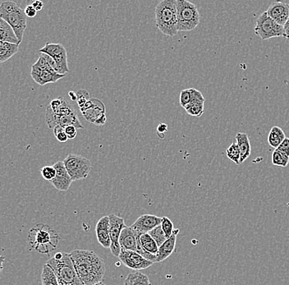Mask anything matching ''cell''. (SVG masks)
<instances>
[{
    "label": "cell",
    "mask_w": 289,
    "mask_h": 285,
    "mask_svg": "<svg viewBox=\"0 0 289 285\" xmlns=\"http://www.w3.org/2000/svg\"><path fill=\"white\" fill-rule=\"evenodd\" d=\"M72 262L83 285L100 283L105 276V266L101 258L90 250H73Z\"/></svg>",
    "instance_id": "6da1fadb"
},
{
    "label": "cell",
    "mask_w": 289,
    "mask_h": 285,
    "mask_svg": "<svg viewBox=\"0 0 289 285\" xmlns=\"http://www.w3.org/2000/svg\"><path fill=\"white\" fill-rule=\"evenodd\" d=\"M60 237L49 225L37 224L28 232V244L31 250L41 254L54 251L58 247Z\"/></svg>",
    "instance_id": "7a4b0ae2"
},
{
    "label": "cell",
    "mask_w": 289,
    "mask_h": 285,
    "mask_svg": "<svg viewBox=\"0 0 289 285\" xmlns=\"http://www.w3.org/2000/svg\"><path fill=\"white\" fill-rule=\"evenodd\" d=\"M54 271L59 285H83L76 272L69 253L57 252L46 262Z\"/></svg>",
    "instance_id": "3957f363"
},
{
    "label": "cell",
    "mask_w": 289,
    "mask_h": 285,
    "mask_svg": "<svg viewBox=\"0 0 289 285\" xmlns=\"http://www.w3.org/2000/svg\"><path fill=\"white\" fill-rule=\"evenodd\" d=\"M155 24L164 35L174 37L178 34L177 0H163L155 8Z\"/></svg>",
    "instance_id": "277c9868"
},
{
    "label": "cell",
    "mask_w": 289,
    "mask_h": 285,
    "mask_svg": "<svg viewBox=\"0 0 289 285\" xmlns=\"http://www.w3.org/2000/svg\"><path fill=\"white\" fill-rule=\"evenodd\" d=\"M0 18L5 20L13 28L16 37L21 44L26 28V13L16 3L5 1L0 5Z\"/></svg>",
    "instance_id": "5b68a950"
},
{
    "label": "cell",
    "mask_w": 289,
    "mask_h": 285,
    "mask_svg": "<svg viewBox=\"0 0 289 285\" xmlns=\"http://www.w3.org/2000/svg\"><path fill=\"white\" fill-rule=\"evenodd\" d=\"M177 17L178 31H191L201 22L197 5L186 0H177Z\"/></svg>",
    "instance_id": "8992f818"
},
{
    "label": "cell",
    "mask_w": 289,
    "mask_h": 285,
    "mask_svg": "<svg viewBox=\"0 0 289 285\" xmlns=\"http://www.w3.org/2000/svg\"><path fill=\"white\" fill-rule=\"evenodd\" d=\"M30 76L40 86H45L46 84L58 82L66 75L57 73L48 62L46 54H41L38 60L31 67Z\"/></svg>",
    "instance_id": "52a82bcc"
},
{
    "label": "cell",
    "mask_w": 289,
    "mask_h": 285,
    "mask_svg": "<svg viewBox=\"0 0 289 285\" xmlns=\"http://www.w3.org/2000/svg\"><path fill=\"white\" fill-rule=\"evenodd\" d=\"M63 164L73 181L87 178L92 169L90 161L79 154H69L63 160Z\"/></svg>",
    "instance_id": "ba28073f"
},
{
    "label": "cell",
    "mask_w": 289,
    "mask_h": 285,
    "mask_svg": "<svg viewBox=\"0 0 289 285\" xmlns=\"http://www.w3.org/2000/svg\"><path fill=\"white\" fill-rule=\"evenodd\" d=\"M255 33L258 35L263 41H266V40L274 38V37L284 38L283 26L274 22L271 17L268 16L266 12H264L257 18Z\"/></svg>",
    "instance_id": "9c48e42d"
},
{
    "label": "cell",
    "mask_w": 289,
    "mask_h": 285,
    "mask_svg": "<svg viewBox=\"0 0 289 285\" xmlns=\"http://www.w3.org/2000/svg\"><path fill=\"white\" fill-rule=\"evenodd\" d=\"M80 110L86 121L97 126H103L107 120L105 105L97 98L90 99Z\"/></svg>",
    "instance_id": "30bf717a"
},
{
    "label": "cell",
    "mask_w": 289,
    "mask_h": 285,
    "mask_svg": "<svg viewBox=\"0 0 289 285\" xmlns=\"http://www.w3.org/2000/svg\"><path fill=\"white\" fill-rule=\"evenodd\" d=\"M41 54H45L51 57L57 65L58 73L62 75H66L69 73V64H68V54L66 49L61 44L47 43L40 50Z\"/></svg>",
    "instance_id": "8fae6325"
},
{
    "label": "cell",
    "mask_w": 289,
    "mask_h": 285,
    "mask_svg": "<svg viewBox=\"0 0 289 285\" xmlns=\"http://www.w3.org/2000/svg\"><path fill=\"white\" fill-rule=\"evenodd\" d=\"M45 121L49 129H54L55 126H61L65 128L67 126H74L77 129H83L82 122L79 120L77 113L69 115H61L52 111L48 106L45 112Z\"/></svg>",
    "instance_id": "7c38bea8"
},
{
    "label": "cell",
    "mask_w": 289,
    "mask_h": 285,
    "mask_svg": "<svg viewBox=\"0 0 289 285\" xmlns=\"http://www.w3.org/2000/svg\"><path fill=\"white\" fill-rule=\"evenodd\" d=\"M109 237H110V240H111L110 251L114 257L118 258L120 255L121 251L119 238H120L121 232L126 225H125L124 219L121 217L117 216L116 214H109Z\"/></svg>",
    "instance_id": "4fadbf2b"
},
{
    "label": "cell",
    "mask_w": 289,
    "mask_h": 285,
    "mask_svg": "<svg viewBox=\"0 0 289 285\" xmlns=\"http://www.w3.org/2000/svg\"><path fill=\"white\" fill-rule=\"evenodd\" d=\"M125 266L133 270H146L152 266L153 262L144 258L139 253L121 249L120 255L118 257Z\"/></svg>",
    "instance_id": "5bb4252c"
},
{
    "label": "cell",
    "mask_w": 289,
    "mask_h": 285,
    "mask_svg": "<svg viewBox=\"0 0 289 285\" xmlns=\"http://www.w3.org/2000/svg\"><path fill=\"white\" fill-rule=\"evenodd\" d=\"M161 221V218L153 214H143L140 216L131 226V229L135 234L136 240H138L142 234H148L154 230V228L160 225Z\"/></svg>",
    "instance_id": "9a60e30c"
},
{
    "label": "cell",
    "mask_w": 289,
    "mask_h": 285,
    "mask_svg": "<svg viewBox=\"0 0 289 285\" xmlns=\"http://www.w3.org/2000/svg\"><path fill=\"white\" fill-rule=\"evenodd\" d=\"M54 167L56 170L55 178L50 183L58 191H68L73 181L67 171L63 161H58L54 164Z\"/></svg>",
    "instance_id": "2e32d148"
},
{
    "label": "cell",
    "mask_w": 289,
    "mask_h": 285,
    "mask_svg": "<svg viewBox=\"0 0 289 285\" xmlns=\"http://www.w3.org/2000/svg\"><path fill=\"white\" fill-rule=\"evenodd\" d=\"M266 13L274 22L283 26L289 19V5L286 3H274L270 5Z\"/></svg>",
    "instance_id": "e0dca14e"
},
{
    "label": "cell",
    "mask_w": 289,
    "mask_h": 285,
    "mask_svg": "<svg viewBox=\"0 0 289 285\" xmlns=\"http://www.w3.org/2000/svg\"><path fill=\"white\" fill-rule=\"evenodd\" d=\"M95 233H97V240L99 243L105 248H110L111 240L109 237V215L102 217L97 222V226H95Z\"/></svg>",
    "instance_id": "ac0fdd59"
},
{
    "label": "cell",
    "mask_w": 289,
    "mask_h": 285,
    "mask_svg": "<svg viewBox=\"0 0 289 285\" xmlns=\"http://www.w3.org/2000/svg\"><path fill=\"white\" fill-rule=\"evenodd\" d=\"M179 233V230H174L170 238H167L166 241L158 247V252L156 254V263H159L169 258L174 252L175 249L176 241H177V236Z\"/></svg>",
    "instance_id": "d6986e66"
},
{
    "label": "cell",
    "mask_w": 289,
    "mask_h": 285,
    "mask_svg": "<svg viewBox=\"0 0 289 285\" xmlns=\"http://www.w3.org/2000/svg\"><path fill=\"white\" fill-rule=\"evenodd\" d=\"M119 245L121 249L129 250V251H137V240L135 234L133 233L131 227L125 226L121 232L119 238Z\"/></svg>",
    "instance_id": "ffe728a7"
},
{
    "label": "cell",
    "mask_w": 289,
    "mask_h": 285,
    "mask_svg": "<svg viewBox=\"0 0 289 285\" xmlns=\"http://www.w3.org/2000/svg\"><path fill=\"white\" fill-rule=\"evenodd\" d=\"M236 142L240 150V164H242L251 155V144L248 135L244 133H237Z\"/></svg>",
    "instance_id": "44dd1931"
},
{
    "label": "cell",
    "mask_w": 289,
    "mask_h": 285,
    "mask_svg": "<svg viewBox=\"0 0 289 285\" xmlns=\"http://www.w3.org/2000/svg\"><path fill=\"white\" fill-rule=\"evenodd\" d=\"M12 43L19 45V41L16 37L13 28L5 20L0 18V43Z\"/></svg>",
    "instance_id": "7402d4cb"
},
{
    "label": "cell",
    "mask_w": 289,
    "mask_h": 285,
    "mask_svg": "<svg viewBox=\"0 0 289 285\" xmlns=\"http://www.w3.org/2000/svg\"><path fill=\"white\" fill-rule=\"evenodd\" d=\"M286 138L283 129L278 126H274L270 129V133L268 136V143L273 148L277 149L278 146L283 142Z\"/></svg>",
    "instance_id": "603a6c76"
},
{
    "label": "cell",
    "mask_w": 289,
    "mask_h": 285,
    "mask_svg": "<svg viewBox=\"0 0 289 285\" xmlns=\"http://www.w3.org/2000/svg\"><path fill=\"white\" fill-rule=\"evenodd\" d=\"M19 45L12 43H0V64L6 62L18 52Z\"/></svg>",
    "instance_id": "cb8c5ba5"
},
{
    "label": "cell",
    "mask_w": 289,
    "mask_h": 285,
    "mask_svg": "<svg viewBox=\"0 0 289 285\" xmlns=\"http://www.w3.org/2000/svg\"><path fill=\"white\" fill-rule=\"evenodd\" d=\"M124 285H151V283L146 274L141 272H134L126 276Z\"/></svg>",
    "instance_id": "d4e9b609"
},
{
    "label": "cell",
    "mask_w": 289,
    "mask_h": 285,
    "mask_svg": "<svg viewBox=\"0 0 289 285\" xmlns=\"http://www.w3.org/2000/svg\"><path fill=\"white\" fill-rule=\"evenodd\" d=\"M41 283L42 285H59L54 271L46 264L44 265L41 273Z\"/></svg>",
    "instance_id": "484cf974"
},
{
    "label": "cell",
    "mask_w": 289,
    "mask_h": 285,
    "mask_svg": "<svg viewBox=\"0 0 289 285\" xmlns=\"http://www.w3.org/2000/svg\"><path fill=\"white\" fill-rule=\"evenodd\" d=\"M226 154L228 158L230 161H233L236 165H241L240 164V150L238 147L237 142H234L229 146V148L226 150Z\"/></svg>",
    "instance_id": "4316f807"
},
{
    "label": "cell",
    "mask_w": 289,
    "mask_h": 285,
    "mask_svg": "<svg viewBox=\"0 0 289 285\" xmlns=\"http://www.w3.org/2000/svg\"><path fill=\"white\" fill-rule=\"evenodd\" d=\"M272 163L276 166L287 167L289 163V156L275 149L272 154Z\"/></svg>",
    "instance_id": "83f0119b"
},
{
    "label": "cell",
    "mask_w": 289,
    "mask_h": 285,
    "mask_svg": "<svg viewBox=\"0 0 289 285\" xmlns=\"http://www.w3.org/2000/svg\"><path fill=\"white\" fill-rule=\"evenodd\" d=\"M204 105L205 103L189 104L184 109L189 115L199 118L204 114Z\"/></svg>",
    "instance_id": "f1b7e54d"
},
{
    "label": "cell",
    "mask_w": 289,
    "mask_h": 285,
    "mask_svg": "<svg viewBox=\"0 0 289 285\" xmlns=\"http://www.w3.org/2000/svg\"><path fill=\"white\" fill-rule=\"evenodd\" d=\"M148 234H150V237L155 241L158 247H160L161 245L163 244L164 242L167 239L165 234H164L161 225H158L156 228H154V230L149 232Z\"/></svg>",
    "instance_id": "f546056e"
},
{
    "label": "cell",
    "mask_w": 289,
    "mask_h": 285,
    "mask_svg": "<svg viewBox=\"0 0 289 285\" xmlns=\"http://www.w3.org/2000/svg\"><path fill=\"white\" fill-rule=\"evenodd\" d=\"M161 219H162V221H161L160 225L164 234H165L166 238H170L174 231V224L168 217L164 216Z\"/></svg>",
    "instance_id": "4dcf8cb0"
},
{
    "label": "cell",
    "mask_w": 289,
    "mask_h": 285,
    "mask_svg": "<svg viewBox=\"0 0 289 285\" xmlns=\"http://www.w3.org/2000/svg\"><path fill=\"white\" fill-rule=\"evenodd\" d=\"M191 88L190 89H186V90H182L180 92V97H179V102L182 107L185 108L191 103Z\"/></svg>",
    "instance_id": "1f68e13d"
},
{
    "label": "cell",
    "mask_w": 289,
    "mask_h": 285,
    "mask_svg": "<svg viewBox=\"0 0 289 285\" xmlns=\"http://www.w3.org/2000/svg\"><path fill=\"white\" fill-rule=\"evenodd\" d=\"M41 174L44 179L51 182L56 175V170L54 166H45L41 170Z\"/></svg>",
    "instance_id": "d6a6232c"
},
{
    "label": "cell",
    "mask_w": 289,
    "mask_h": 285,
    "mask_svg": "<svg viewBox=\"0 0 289 285\" xmlns=\"http://www.w3.org/2000/svg\"><path fill=\"white\" fill-rule=\"evenodd\" d=\"M90 101V94L86 90H79L77 92V105H79L80 109L84 107L88 101Z\"/></svg>",
    "instance_id": "836d02e7"
},
{
    "label": "cell",
    "mask_w": 289,
    "mask_h": 285,
    "mask_svg": "<svg viewBox=\"0 0 289 285\" xmlns=\"http://www.w3.org/2000/svg\"><path fill=\"white\" fill-rule=\"evenodd\" d=\"M53 130H54V136H55L58 142L65 143L69 140V138L67 137L66 133H65V128H62L61 126H57Z\"/></svg>",
    "instance_id": "e575fe53"
},
{
    "label": "cell",
    "mask_w": 289,
    "mask_h": 285,
    "mask_svg": "<svg viewBox=\"0 0 289 285\" xmlns=\"http://www.w3.org/2000/svg\"><path fill=\"white\" fill-rule=\"evenodd\" d=\"M65 132L67 137L70 140L74 139L77 135V128L74 126H67L65 128Z\"/></svg>",
    "instance_id": "d590c367"
},
{
    "label": "cell",
    "mask_w": 289,
    "mask_h": 285,
    "mask_svg": "<svg viewBox=\"0 0 289 285\" xmlns=\"http://www.w3.org/2000/svg\"><path fill=\"white\" fill-rule=\"evenodd\" d=\"M277 150H279L281 152H283V154H286L287 156H289V138L288 137H286L284 140H283V142L278 146Z\"/></svg>",
    "instance_id": "8d00e7d4"
},
{
    "label": "cell",
    "mask_w": 289,
    "mask_h": 285,
    "mask_svg": "<svg viewBox=\"0 0 289 285\" xmlns=\"http://www.w3.org/2000/svg\"><path fill=\"white\" fill-rule=\"evenodd\" d=\"M25 13H26V16L27 17H30V18H33V17H36L37 16V11L36 9L33 8V5H27L26 7V9H24Z\"/></svg>",
    "instance_id": "74e56055"
},
{
    "label": "cell",
    "mask_w": 289,
    "mask_h": 285,
    "mask_svg": "<svg viewBox=\"0 0 289 285\" xmlns=\"http://www.w3.org/2000/svg\"><path fill=\"white\" fill-rule=\"evenodd\" d=\"M33 8H34L37 12L41 11L43 9L44 3L41 2V1H39V0H36V1H33Z\"/></svg>",
    "instance_id": "f35d334b"
},
{
    "label": "cell",
    "mask_w": 289,
    "mask_h": 285,
    "mask_svg": "<svg viewBox=\"0 0 289 285\" xmlns=\"http://www.w3.org/2000/svg\"><path fill=\"white\" fill-rule=\"evenodd\" d=\"M157 131H158V134L162 133L164 135V133H165L168 131L167 124H165V123H160V124H158V126H157Z\"/></svg>",
    "instance_id": "ab89813d"
},
{
    "label": "cell",
    "mask_w": 289,
    "mask_h": 285,
    "mask_svg": "<svg viewBox=\"0 0 289 285\" xmlns=\"http://www.w3.org/2000/svg\"><path fill=\"white\" fill-rule=\"evenodd\" d=\"M284 29V38L289 40V21L283 26Z\"/></svg>",
    "instance_id": "60d3db41"
},
{
    "label": "cell",
    "mask_w": 289,
    "mask_h": 285,
    "mask_svg": "<svg viewBox=\"0 0 289 285\" xmlns=\"http://www.w3.org/2000/svg\"><path fill=\"white\" fill-rule=\"evenodd\" d=\"M5 258L3 256H0V274L2 272L3 269H4V263H5Z\"/></svg>",
    "instance_id": "b9f144b4"
},
{
    "label": "cell",
    "mask_w": 289,
    "mask_h": 285,
    "mask_svg": "<svg viewBox=\"0 0 289 285\" xmlns=\"http://www.w3.org/2000/svg\"><path fill=\"white\" fill-rule=\"evenodd\" d=\"M69 96L71 98L72 101H77V93L74 91H69Z\"/></svg>",
    "instance_id": "7bdbcfd3"
},
{
    "label": "cell",
    "mask_w": 289,
    "mask_h": 285,
    "mask_svg": "<svg viewBox=\"0 0 289 285\" xmlns=\"http://www.w3.org/2000/svg\"><path fill=\"white\" fill-rule=\"evenodd\" d=\"M94 285H106V284H105V283H104L103 282L101 281V282H100V283H95V284Z\"/></svg>",
    "instance_id": "ee69618b"
},
{
    "label": "cell",
    "mask_w": 289,
    "mask_h": 285,
    "mask_svg": "<svg viewBox=\"0 0 289 285\" xmlns=\"http://www.w3.org/2000/svg\"><path fill=\"white\" fill-rule=\"evenodd\" d=\"M288 21H289V19H288Z\"/></svg>",
    "instance_id": "f6af8a7d"
}]
</instances>
